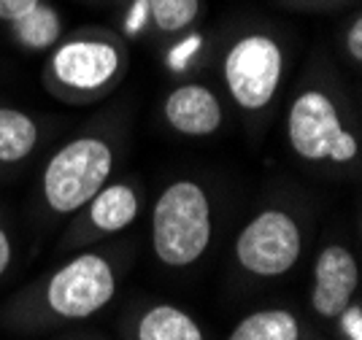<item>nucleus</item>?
<instances>
[{
	"mask_svg": "<svg viewBox=\"0 0 362 340\" xmlns=\"http://www.w3.org/2000/svg\"><path fill=\"white\" fill-rule=\"evenodd\" d=\"M38 143V124L19 108L0 105V165L22 163Z\"/></svg>",
	"mask_w": 362,
	"mask_h": 340,
	"instance_id": "obj_13",
	"label": "nucleus"
},
{
	"mask_svg": "<svg viewBox=\"0 0 362 340\" xmlns=\"http://www.w3.org/2000/svg\"><path fill=\"white\" fill-rule=\"evenodd\" d=\"M136 340H206L203 329L187 311L170 303L151 305L141 313L136 327Z\"/></svg>",
	"mask_w": 362,
	"mask_h": 340,
	"instance_id": "obj_11",
	"label": "nucleus"
},
{
	"mask_svg": "<svg viewBox=\"0 0 362 340\" xmlns=\"http://www.w3.org/2000/svg\"><path fill=\"white\" fill-rule=\"evenodd\" d=\"M360 283V267L354 254L341 243L325 246L314 265L311 305L322 319H335L351 303Z\"/></svg>",
	"mask_w": 362,
	"mask_h": 340,
	"instance_id": "obj_8",
	"label": "nucleus"
},
{
	"mask_svg": "<svg viewBox=\"0 0 362 340\" xmlns=\"http://www.w3.org/2000/svg\"><path fill=\"white\" fill-rule=\"evenodd\" d=\"M35 3H41V0H0V19L14 22L22 14H28Z\"/></svg>",
	"mask_w": 362,
	"mask_h": 340,
	"instance_id": "obj_19",
	"label": "nucleus"
},
{
	"mask_svg": "<svg viewBox=\"0 0 362 340\" xmlns=\"http://www.w3.org/2000/svg\"><path fill=\"white\" fill-rule=\"evenodd\" d=\"M146 22H149V0H136V3L130 6L127 16H124V30H127L130 35H136Z\"/></svg>",
	"mask_w": 362,
	"mask_h": 340,
	"instance_id": "obj_18",
	"label": "nucleus"
},
{
	"mask_svg": "<svg viewBox=\"0 0 362 340\" xmlns=\"http://www.w3.org/2000/svg\"><path fill=\"white\" fill-rule=\"evenodd\" d=\"M346 49L354 62H362V19L357 16L346 33Z\"/></svg>",
	"mask_w": 362,
	"mask_h": 340,
	"instance_id": "obj_20",
	"label": "nucleus"
},
{
	"mask_svg": "<svg viewBox=\"0 0 362 340\" xmlns=\"http://www.w3.org/2000/svg\"><path fill=\"white\" fill-rule=\"evenodd\" d=\"M8 265H11V240L6 235V230L0 227V276L8 270Z\"/></svg>",
	"mask_w": 362,
	"mask_h": 340,
	"instance_id": "obj_21",
	"label": "nucleus"
},
{
	"mask_svg": "<svg viewBox=\"0 0 362 340\" xmlns=\"http://www.w3.org/2000/svg\"><path fill=\"white\" fill-rule=\"evenodd\" d=\"M165 122L187 138H206L222 127V103L203 84H181L165 98Z\"/></svg>",
	"mask_w": 362,
	"mask_h": 340,
	"instance_id": "obj_9",
	"label": "nucleus"
},
{
	"mask_svg": "<svg viewBox=\"0 0 362 340\" xmlns=\"http://www.w3.org/2000/svg\"><path fill=\"white\" fill-rule=\"evenodd\" d=\"M227 340H300V322L292 311L265 308L243 316Z\"/></svg>",
	"mask_w": 362,
	"mask_h": 340,
	"instance_id": "obj_12",
	"label": "nucleus"
},
{
	"mask_svg": "<svg viewBox=\"0 0 362 340\" xmlns=\"http://www.w3.org/2000/svg\"><path fill=\"white\" fill-rule=\"evenodd\" d=\"M136 216L138 194L130 184H108L90 200V222L100 233H122Z\"/></svg>",
	"mask_w": 362,
	"mask_h": 340,
	"instance_id": "obj_10",
	"label": "nucleus"
},
{
	"mask_svg": "<svg viewBox=\"0 0 362 340\" xmlns=\"http://www.w3.org/2000/svg\"><path fill=\"white\" fill-rule=\"evenodd\" d=\"M200 46H203V35H197V33L195 35H187L184 41H179V44L168 52V65H170L173 71H187L189 59L200 52Z\"/></svg>",
	"mask_w": 362,
	"mask_h": 340,
	"instance_id": "obj_16",
	"label": "nucleus"
},
{
	"mask_svg": "<svg viewBox=\"0 0 362 340\" xmlns=\"http://www.w3.org/2000/svg\"><path fill=\"white\" fill-rule=\"evenodd\" d=\"M303 235L287 211L268 208L257 213L235 238L238 265L257 279H279L298 265Z\"/></svg>",
	"mask_w": 362,
	"mask_h": 340,
	"instance_id": "obj_5",
	"label": "nucleus"
},
{
	"mask_svg": "<svg viewBox=\"0 0 362 340\" xmlns=\"http://www.w3.org/2000/svg\"><path fill=\"white\" fill-rule=\"evenodd\" d=\"M11 30H14V38L22 46H28L33 52H44V49L57 44L62 33V22L60 14L52 6L35 3L28 14H22L19 19L11 22Z\"/></svg>",
	"mask_w": 362,
	"mask_h": 340,
	"instance_id": "obj_14",
	"label": "nucleus"
},
{
	"mask_svg": "<svg viewBox=\"0 0 362 340\" xmlns=\"http://www.w3.org/2000/svg\"><path fill=\"white\" fill-rule=\"evenodd\" d=\"M341 335L346 340H362V305L360 303H349L344 311L335 316Z\"/></svg>",
	"mask_w": 362,
	"mask_h": 340,
	"instance_id": "obj_17",
	"label": "nucleus"
},
{
	"mask_svg": "<svg viewBox=\"0 0 362 340\" xmlns=\"http://www.w3.org/2000/svg\"><path fill=\"white\" fill-rule=\"evenodd\" d=\"M289 146L305 163L346 165L357 160V138L341 122L332 98L322 89H305L287 114Z\"/></svg>",
	"mask_w": 362,
	"mask_h": 340,
	"instance_id": "obj_3",
	"label": "nucleus"
},
{
	"mask_svg": "<svg viewBox=\"0 0 362 340\" xmlns=\"http://www.w3.org/2000/svg\"><path fill=\"white\" fill-rule=\"evenodd\" d=\"M114 151L103 138L84 135L54 151L44 170V197L54 213H74L106 187Z\"/></svg>",
	"mask_w": 362,
	"mask_h": 340,
	"instance_id": "obj_2",
	"label": "nucleus"
},
{
	"mask_svg": "<svg viewBox=\"0 0 362 340\" xmlns=\"http://www.w3.org/2000/svg\"><path fill=\"white\" fill-rule=\"evenodd\" d=\"M200 0H149V19L163 33H179L195 22Z\"/></svg>",
	"mask_w": 362,
	"mask_h": 340,
	"instance_id": "obj_15",
	"label": "nucleus"
},
{
	"mask_svg": "<svg viewBox=\"0 0 362 340\" xmlns=\"http://www.w3.org/2000/svg\"><path fill=\"white\" fill-rule=\"evenodd\" d=\"M211 200L206 189L181 178L163 189L151 213V246L168 267H189L211 243Z\"/></svg>",
	"mask_w": 362,
	"mask_h": 340,
	"instance_id": "obj_1",
	"label": "nucleus"
},
{
	"mask_svg": "<svg viewBox=\"0 0 362 340\" xmlns=\"http://www.w3.org/2000/svg\"><path fill=\"white\" fill-rule=\"evenodd\" d=\"M284 71V52L271 35L252 33L227 49L225 84L230 98L243 111H262L276 98Z\"/></svg>",
	"mask_w": 362,
	"mask_h": 340,
	"instance_id": "obj_4",
	"label": "nucleus"
},
{
	"mask_svg": "<svg viewBox=\"0 0 362 340\" xmlns=\"http://www.w3.org/2000/svg\"><path fill=\"white\" fill-rule=\"evenodd\" d=\"M119 49L108 41L76 38L52 54V76L57 84L76 92H95L111 84L119 71Z\"/></svg>",
	"mask_w": 362,
	"mask_h": 340,
	"instance_id": "obj_7",
	"label": "nucleus"
},
{
	"mask_svg": "<svg viewBox=\"0 0 362 340\" xmlns=\"http://www.w3.org/2000/svg\"><path fill=\"white\" fill-rule=\"evenodd\" d=\"M117 295V276L106 257L78 254L49 279L46 305L60 319H90Z\"/></svg>",
	"mask_w": 362,
	"mask_h": 340,
	"instance_id": "obj_6",
	"label": "nucleus"
}]
</instances>
